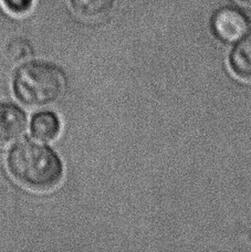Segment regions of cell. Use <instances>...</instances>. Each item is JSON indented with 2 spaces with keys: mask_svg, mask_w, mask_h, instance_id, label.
<instances>
[{
  "mask_svg": "<svg viewBox=\"0 0 251 252\" xmlns=\"http://www.w3.org/2000/svg\"><path fill=\"white\" fill-rule=\"evenodd\" d=\"M28 127V116L19 105L0 102V147L9 146L24 136Z\"/></svg>",
  "mask_w": 251,
  "mask_h": 252,
  "instance_id": "obj_4",
  "label": "cell"
},
{
  "mask_svg": "<svg viewBox=\"0 0 251 252\" xmlns=\"http://www.w3.org/2000/svg\"><path fill=\"white\" fill-rule=\"evenodd\" d=\"M229 63L238 78L251 81V32L241 37L232 48Z\"/></svg>",
  "mask_w": 251,
  "mask_h": 252,
  "instance_id": "obj_6",
  "label": "cell"
},
{
  "mask_svg": "<svg viewBox=\"0 0 251 252\" xmlns=\"http://www.w3.org/2000/svg\"><path fill=\"white\" fill-rule=\"evenodd\" d=\"M115 0H70L71 7L78 16L95 20L106 16L113 8Z\"/></svg>",
  "mask_w": 251,
  "mask_h": 252,
  "instance_id": "obj_7",
  "label": "cell"
},
{
  "mask_svg": "<svg viewBox=\"0 0 251 252\" xmlns=\"http://www.w3.org/2000/svg\"><path fill=\"white\" fill-rule=\"evenodd\" d=\"M6 53L12 62L22 63L30 60V58L33 56V47L29 40L16 38L8 42Z\"/></svg>",
  "mask_w": 251,
  "mask_h": 252,
  "instance_id": "obj_8",
  "label": "cell"
},
{
  "mask_svg": "<svg viewBox=\"0 0 251 252\" xmlns=\"http://www.w3.org/2000/svg\"><path fill=\"white\" fill-rule=\"evenodd\" d=\"M30 133L41 142H52L61 133V121L53 111L37 112L30 120Z\"/></svg>",
  "mask_w": 251,
  "mask_h": 252,
  "instance_id": "obj_5",
  "label": "cell"
},
{
  "mask_svg": "<svg viewBox=\"0 0 251 252\" xmlns=\"http://www.w3.org/2000/svg\"><path fill=\"white\" fill-rule=\"evenodd\" d=\"M2 3L12 15L24 16L31 10L33 0H2Z\"/></svg>",
  "mask_w": 251,
  "mask_h": 252,
  "instance_id": "obj_9",
  "label": "cell"
},
{
  "mask_svg": "<svg viewBox=\"0 0 251 252\" xmlns=\"http://www.w3.org/2000/svg\"><path fill=\"white\" fill-rule=\"evenodd\" d=\"M240 1H243L245 3H248V4H251V0H240Z\"/></svg>",
  "mask_w": 251,
  "mask_h": 252,
  "instance_id": "obj_10",
  "label": "cell"
},
{
  "mask_svg": "<svg viewBox=\"0 0 251 252\" xmlns=\"http://www.w3.org/2000/svg\"><path fill=\"white\" fill-rule=\"evenodd\" d=\"M248 18L239 8L225 6L217 9L210 19L214 34L223 42L240 39L248 29Z\"/></svg>",
  "mask_w": 251,
  "mask_h": 252,
  "instance_id": "obj_3",
  "label": "cell"
},
{
  "mask_svg": "<svg viewBox=\"0 0 251 252\" xmlns=\"http://www.w3.org/2000/svg\"><path fill=\"white\" fill-rule=\"evenodd\" d=\"M7 169L17 184L37 192L57 188L64 176V165L58 153L32 139H25L9 151Z\"/></svg>",
  "mask_w": 251,
  "mask_h": 252,
  "instance_id": "obj_1",
  "label": "cell"
},
{
  "mask_svg": "<svg viewBox=\"0 0 251 252\" xmlns=\"http://www.w3.org/2000/svg\"><path fill=\"white\" fill-rule=\"evenodd\" d=\"M65 72L48 61L22 62L12 75V91L17 100L30 107L51 105L65 92Z\"/></svg>",
  "mask_w": 251,
  "mask_h": 252,
  "instance_id": "obj_2",
  "label": "cell"
}]
</instances>
